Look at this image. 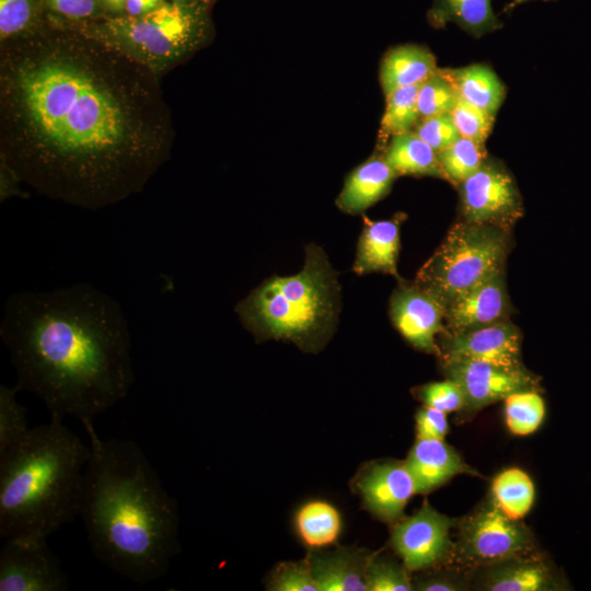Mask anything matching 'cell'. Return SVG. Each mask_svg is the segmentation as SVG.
Returning <instances> with one entry per match:
<instances>
[{
    "label": "cell",
    "mask_w": 591,
    "mask_h": 591,
    "mask_svg": "<svg viewBox=\"0 0 591 591\" xmlns=\"http://www.w3.org/2000/svg\"><path fill=\"white\" fill-rule=\"evenodd\" d=\"M512 310L505 273L498 274L445 306V334H457L508 320Z\"/></svg>",
    "instance_id": "e0dca14e"
},
{
    "label": "cell",
    "mask_w": 591,
    "mask_h": 591,
    "mask_svg": "<svg viewBox=\"0 0 591 591\" xmlns=\"http://www.w3.org/2000/svg\"><path fill=\"white\" fill-rule=\"evenodd\" d=\"M164 2V0H127L125 11L128 15L138 16L155 10Z\"/></svg>",
    "instance_id": "7bdbcfd3"
},
{
    "label": "cell",
    "mask_w": 591,
    "mask_h": 591,
    "mask_svg": "<svg viewBox=\"0 0 591 591\" xmlns=\"http://www.w3.org/2000/svg\"><path fill=\"white\" fill-rule=\"evenodd\" d=\"M90 78L76 68L49 63L21 77V88L33 121L55 144L66 116Z\"/></svg>",
    "instance_id": "30bf717a"
},
{
    "label": "cell",
    "mask_w": 591,
    "mask_h": 591,
    "mask_svg": "<svg viewBox=\"0 0 591 591\" xmlns=\"http://www.w3.org/2000/svg\"><path fill=\"white\" fill-rule=\"evenodd\" d=\"M437 153L455 142L460 132L450 113L422 117L412 130Z\"/></svg>",
    "instance_id": "74e56055"
},
{
    "label": "cell",
    "mask_w": 591,
    "mask_h": 591,
    "mask_svg": "<svg viewBox=\"0 0 591 591\" xmlns=\"http://www.w3.org/2000/svg\"><path fill=\"white\" fill-rule=\"evenodd\" d=\"M268 589L275 591H318L309 558L278 565L271 572Z\"/></svg>",
    "instance_id": "d590c367"
},
{
    "label": "cell",
    "mask_w": 591,
    "mask_h": 591,
    "mask_svg": "<svg viewBox=\"0 0 591 591\" xmlns=\"http://www.w3.org/2000/svg\"><path fill=\"white\" fill-rule=\"evenodd\" d=\"M69 588L47 538L18 535L4 538L0 551V591H66Z\"/></svg>",
    "instance_id": "7c38bea8"
},
{
    "label": "cell",
    "mask_w": 591,
    "mask_h": 591,
    "mask_svg": "<svg viewBox=\"0 0 591 591\" xmlns=\"http://www.w3.org/2000/svg\"><path fill=\"white\" fill-rule=\"evenodd\" d=\"M417 396L425 406L447 414L464 410L466 406V398L462 387L450 378L418 387Z\"/></svg>",
    "instance_id": "8d00e7d4"
},
{
    "label": "cell",
    "mask_w": 591,
    "mask_h": 591,
    "mask_svg": "<svg viewBox=\"0 0 591 591\" xmlns=\"http://www.w3.org/2000/svg\"><path fill=\"white\" fill-rule=\"evenodd\" d=\"M459 95L451 82L438 70L419 86L417 104L420 118L451 113Z\"/></svg>",
    "instance_id": "836d02e7"
},
{
    "label": "cell",
    "mask_w": 591,
    "mask_h": 591,
    "mask_svg": "<svg viewBox=\"0 0 591 591\" xmlns=\"http://www.w3.org/2000/svg\"><path fill=\"white\" fill-rule=\"evenodd\" d=\"M450 114L461 137L485 143L491 132L495 116L460 97Z\"/></svg>",
    "instance_id": "e575fe53"
},
{
    "label": "cell",
    "mask_w": 591,
    "mask_h": 591,
    "mask_svg": "<svg viewBox=\"0 0 591 591\" xmlns=\"http://www.w3.org/2000/svg\"><path fill=\"white\" fill-rule=\"evenodd\" d=\"M419 86L420 84L401 88L385 96L386 105L378 142L381 151L393 136L412 131L420 119L417 104Z\"/></svg>",
    "instance_id": "f1b7e54d"
},
{
    "label": "cell",
    "mask_w": 591,
    "mask_h": 591,
    "mask_svg": "<svg viewBox=\"0 0 591 591\" xmlns=\"http://www.w3.org/2000/svg\"><path fill=\"white\" fill-rule=\"evenodd\" d=\"M526 1H530V0H512L511 2L505 5L502 12L510 13L515 7ZM544 1H554V0H544Z\"/></svg>",
    "instance_id": "f6af8a7d"
},
{
    "label": "cell",
    "mask_w": 591,
    "mask_h": 591,
    "mask_svg": "<svg viewBox=\"0 0 591 591\" xmlns=\"http://www.w3.org/2000/svg\"><path fill=\"white\" fill-rule=\"evenodd\" d=\"M463 221L493 225L510 232L523 217L517 182L507 166L488 159L457 187Z\"/></svg>",
    "instance_id": "9c48e42d"
},
{
    "label": "cell",
    "mask_w": 591,
    "mask_h": 591,
    "mask_svg": "<svg viewBox=\"0 0 591 591\" xmlns=\"http://www.w3.org/2000/svg\"><path fill=\"white\" fill-rule=\"evenodd\" d=\"M0 336L15 385L43 401L50 419L86 427L134 384L131 337L119 303L88 282L11 294Z\"/></svg>",
    "instance_id": "6da1fadb"
},
{
    "label": "cell",
    "mask_w": 591,
    "mask_h": 591,
    "mask_svg": "<svg viewBox=\"0 0 591 591\" xmlns=\"http://www.w3.org/2000/svg\"><path fill=\"white\" fill-rule=\"evenodd\" d=\"M447 378L462 387L466 413H475L509 395L522 391H541L540 378L525 367L509 368L485 361L457 360L441 362Z\"/></svg>",
    "instance_id": "4fadbf2b"
},
{
    "label": "cell",
    "mask_w": 591,
    "mask_h": 591,
    "mask_svg": "<svg viewBox=\"0 0 591 591\" xmlns=\"http://www.w3.org/2000/svg\"><path fill=\"white\" fill-rule=\"evenodd\" d=\"M405 464L415 482L416 494L421 495L460 474L479 476L453 448L439 439H417Z\"/></svg>",
    "instance_id": "d6986e66"
},
{
    "label": "cell",
    "mask_w": 591,
    "mask_h": 591,
    "mask_svg": "<svg viewBox=\"0 0 591 591\" xmlns=\"http://www.w3.org/2000/svg\"><path fill=\"white\" fill-rule=\"evenodd\" d=\"M480 589L489 591H563L566 579L537 553L489 567Z\"/></svg>",
    "instance_id": "ac0fdd59"
},
{
    "label": "cell",
    "mask_w": 591,
    "mask_h": 591,
    "mask_svg": "<svg viewBox=\"0 0 591 591\" xmlns=\"http://www.w3.org/2000/svg\"><path fill=\"white\" fill-rule=\"evenodd\" d=\"M294 528L301 541L311 548L334 544L341 531L338 510L327 501L312 500L299 508Z\"/></svg>",
    "instance_id": "4316f807"
},
{
    "label": "cell",
    "mask_w": 591,
    "mask_h": 591,
    "mask_svg": "<svg viewBox=\"0 0 591 591\" xmlns=\"http://www.w3.org/2000/svg\"><path fill=\"white\" fill-rule=\"evenodd\" d=\"M91 455L79 499L94 556L138 583L157 581L179 553L177 503L142 450L130 440H102L85 427Z\"/></svg>",
    "instance_id": "7a4b0ae2"
},
{
    "label": "cell",
    "mask_w": 591,
    "mask_h": 591,
    "mask_svg": "<svg viewBox=\"0 0 591 591\" xmlns=\"http://www.w3.org/2000/svg\"><path fill=\"white\" fill-rule=\"evenodd\" d=\"M522 335L508 318L471 331L442 335L438 356L441 362L474 360L509 368L524 367Z\"/></svg>",
    "instance_id": "5bb4252c"
},
{
    "label": "cell",
    "mask_w": 591,
    "mask_h": 591,
    "mask_svg": "<svg viewBox=\"0 0 591 591\" xmlns=\"http://www.w3.org/2000/svg\"><path fill=\"white\" fill-rule=\"evenodd\" d=\"M211 3L212 0L164 2L149 13L109 18L86 31L106 46L152 69H162L207 42Z\"/></svg>",
    "instance_id": "5b68a950"
},
{
    "label": "cell",
    "mask_w": 591,
    "mask_h": 591,
    "mask_svg": "<svg viewBox=\"0 0 591 591\" xmlns=\"http://www.w3.org/2000/svg\"><path fill=\"white\" fill-rule=\"evenodd\" d=\"M90 455L91 448L56 419L1 452L0 537L48 538L73 521Z\"/></svg>",
    "instance_id": "3957f363"
},
{
    "label": "cell",
    "mask_w": 591,
    "mask_h": 591,
    "mask_svg": "<svg viewBox=\"0 0 591 591\" xmlns=\"http://www.w3.org/2000/svg\"><path fill=\"white\" fill-rule=\"evenodd\" d=\"M451 563L465 568L489 567L535 554L531 531L503 513L490 499L457 523Z\"/></svg>",
    "instance_id": "52a82bcc"
},
{
    "label": "cell",
    "mask_w": 591,
    "mask_h": 591,
    "mask_svg": "<svg viewBox=\"0 0 591 591\" xmlns=\"http://www.w3.org/2000/svg\"><path fill=\"white\" fill-rule=\"evenodd\" d=\"M355 489L363 507L379 520L395 524L416 494V486L405 462L376 461L368 463L357 474Z\"/></svg>",
    "instance_id": "9a60e30c"
},
{
    "label": "cell",
    "mask_w": 591,
    "mask_h": 591,
    "mask_svg": "<svg viewBox=\"0 0 591 591\" xmlns=\"http://www.w3.org/2000/svg\"><path fill=\"white\" fill-rule=\"evenodd\" d=\"M34 12V0H0V35L4 39L23 31Z\"/></svg>",
    "instance_id": "f35d334b"
},
{
    "label": "cell",
    "mask_w": 591,
    "mask_h": 591,
    "mask_svg": "<svg viewBox=\"0 0 591 591\" xmlns=\"http://www.w3.org/2000/svg\"><path fill=\"white\" fill-rule=\"evenodd\" d=\"M510 232L461 220L418 270L414 283L445 309L451 302L505 273Z\"/></svg>",
    "instance_id": "8992f818"
},
{
    "label": "cell",
    "mask_w": 591,
    "mask_h": 591,
    "mask_svg": "<svg viewBox=\"0 0 591 591\" xmlns=\"http://www.w3.org/2000/svg\"><path fill=\"white\" fill-rule=\"evenodd\" d=\"M124 134L117 102L91 79L62 124L55 147L71 154H92L116 147Z\"/></svg>",
    "instance_id": "ba28073f"
},
{
    "label": "cell",
    "mask_w": 591,
    "mask_h": 591,
    "mask_svg": "<svg viewBox=\"0 0 591 591\" xmlns=\"http://www.w3.org/2000/svg\"><path fill=\"white\" fill-rule=\"evenodd\" d=\"M390 316L410 345L425 352L438 355L437 335L447 333L444 308L431 294L414 282L402 281L391 297Z\"/></svg>",
    "instance_id": "2e32d148"
},
{
    "label": "cell",
    "mask_w": 591,
    "mask_h": 591,
    "mask_svg": "<svg viewBox=\"0 0 591 591\" xmlns=\"http://www.w3.org/2000/svg\"><path fill=\"white\" fill-rule=\"evenodd\" d=\"M459 97L496 117L506 97V86L495 71L483 63L462 68H439Z\"/></svg>",
    "instance_id": "cb8c5ba5"
},
{
    "label": "cell",
    "mask_w": 591,
    "mask_h": 591,
    "mask_svg": "<svg viewBox=\"0 0 591 591\" xmlns=\"http://www.w3.org/2000/svg\"><path fill=\"white\" fill-rule=\"evenodd\" d=\"M405 215L397 213L390 220L372 221L363 218L352 270L359 275L383 273L396 277L399 251V228Z\"/></svg>",
    "instance_id": "ffe728a7"
},
{
    "label": "cell",
    "mask_w": 591,
    "mask_h": 591,
    "mask_svg": "<svg viewBox=\"0 0 591 591\" xmlns=\"http://www.w3.org/2000/svg\"><path fill=\"white\" fill-rule=\"evenodd\" d=\"M338 308L337 273L323 250L310 244L300 273L265 280L236 304L235 312L258 340H290L314 350L334 331Z\"/></svg>",
    "instance_id": "277c9868"
},
{
    "label": "cell",
    "mask_w": 591,
    "mask_h": 591,
    "mask_svg": "<svg viewBox=\"0 0 591 591\" xmlns=\"http://www.w3.org/2000/svg\"><path fill=\"white\" fill-rule=\"evenodd\" d=\"M396 177L383 154H374L348 174L336 205L346 213H361L389 194Z\"/></svg>",
    "instance_id": "44dd1931"
},
{
    "label": "cell",
    "mask_w": 591,
    "mask_h": 591,
    "mask_svg": "<svg viewBox=\"0 0 591 591\" xmlns=\"http://www.w3.org/2000/svg\"><path fill=\"white\" fill-rule=\"evenodd\" d=\"M55 12L69 19H84L95 13L99 0H47Z\"/></svg>",
    "instance_id": "60d3db41"
},
{
    "label": "cell",
    "mask_w": 591,
    "mask_h": 591,
    "mask_svg": "<svg viewBox=\"0 0 591 591\" xmlns=\"http://www.w3.org/2000/svg\"><path fill=\"white\" fill-rule=\"evenodd\" d=\"M447 181L457 187L488 159L484 143L460 137L437 153Z\"/></svg>",
    "instance_id": "f546056e"
},
{
    "label": "cell",
    "mask_w": 591,
    "mask_h": 591,
    "mask_svg": "<svg viewBox=\"0 0 591 591\" xmlns=\"http://www.w3.org/2000/svg\"><path fill=\"white\" fill-rule=\"evenodd\" d=\"M544 416V399L537 391L517 392L505 399L506 425L515 436L536 431Z\"/></svg>",
    "instance_id": "4dcf8cb0"
},
{
    "label": "cell",
    "mask_w": 591,
    "mask_h": 591,
    "mask_svg": "<svg viewBox=\"0 0 591 591\" xmlns=\"http://www.w3.org/2000/svg\"><path fill=\"white\" fill-rule=\"evenodd\" d=\"M413 586L424 591H459L466 587L460 578L445 573L427 575L413 581Z\"/></svg>",
    "instance_id": "b9f144b4"
},
{
    "label": "cell",
    "mask_w": 591,
    "mask_h": 591,
    "mask_svg": "<svg viewBox=\"0 0 591 591\" xmlns=\"http://www.w3.org/2000/svg\"><path fill=\"white\" fill-rule=\"evenodd\" d=\"M16 385H0V453L21 441L30 431L26 408L16 395Z\"/></svg>",
    "instance_id": "1f68e13d"
},
{
    "label": "cell",
    "mask_w": 591,
    "mask_h": 591,
    "mask_svg": "<svg viewBox=\"0 0 591 591\" xmlns=\"http://www.w3.org/2000/svg\"><path fill=\"white\" fill-rule=\"evenodd\" d=\"M493 502L508 517L520 520L534 501V485L529 475L517 467L499 473L491 482Z\"/></svg>",
    "instance_id": "83f0119b"
},
{
    "label": "cell",
    "mask_w": 591,
    "mask_h": 591,
    "mask_svg": "<svg viewBox=\"0 0 591 591\" xmlns=\"http://www.w3.org/2000/svg\"><path fill=\"white\" fill-rule=\"evenodd\" d=\"M368 554L349 548L309 556L318 591H368L366 567Z\"/></svg>",
    "instance_id": "7402d4cb"
},
{
    "label": "cell",
    "mask_w": 591,
    "mask_h": 591,
    "mask_svg": "<svg viewBox=\"0 0 591 591\" xmlns=\"http://www.w3.org/2000/svg\"><path fill=\"white\" fill-rule=\"evenodd\" d=\"M382 154L397 176H432L447 181L437 152L413 131L393 136Z\"/></svg>",
    "instance_id": "484cf974"
},
{
    "label": "cell",
    "mask_w": 591,
    "mask_h": 591,
    "mask_svg": "<svg viewBox=\"0 0 591 591\" xmlns=\"http://www.w3.org/2000/svg\"><path fill=\"white\" fill-rule=\"evenodd\" d=\"M437 70L436 57L427 47L404 44L383 56L379 79L386 96L397 89L421 84Z\"/></svg>",
    "instance_id": "603a6c76"
},
{
    "label": "cell",
    "mask_w": 591,
    "mask_h": 591,
    "mask_svg": "<svg viewBox=\"0 0 591 591\" xmlns=\"http://www.w3.org/2000/svg\"><path fill=\"white\" fill-rule=\"evenodd\" d=\"M427 20L434 28H443L449 22L455 23L476 38L502 27L493 10L491 0H432Z\"/></svg>",
    "instance_id": "d4e9b609"
},
{
    "label": "cell",
    "mask_w": 591,
    "mask_h": 591,
    "mask_svg": "<svg viewBox=\"0 0 591 591\" xmlns=\"http://www.w3.org/2000/svg\"><path fill=\"white\" fill-rule=\"evenodd\" d=\"M107 10L113 12L125 11L127 0H99Z\"/></svg>",
    "instance_id": "ee69618b"
},
{
    "label": "cell",
    "mask_w": 591,
    "mask_h": 591,
    "mask_svg": "<svg viewBox=\"0 0 591 591\" xmlns=\"http://www.w3.org/2000/svg\"><path fill=\"white\" fill-rule=\"evenodd\" d=\"M449 430L447 413L424 406L416 414L417 439L443 440Z\"/></svg>",
    "instance_id": "ab89813d"
},
{
    "label": "cell",
    "mask_w": 591,
    "mask_h": 591,
    "mask_svg": "<svg viewBox=\"0 0 591 591\" xmlns=\"http://www.w3.org/2000/svg\"><path fill=\"white\" fill-rule=\"evenodd\" d=\"M409 570L387 556L372 554L366 567L368 591H409L414 590Z\"/></svg>",
    "instance_id": "d6a6232c"
},
{
    "label": "cell",
    "mask_w": 591,
    "mask_h": 591,
    "mask_svg": "<svg viewBox=\"0 0 591 591\" xmlns=\"http://www.w3.org/2000/svg\"><path fill=\"white\" fill-rule=\"evenodd\" d=\"M172 1H192V0H172Z\"/></svg>",
    "instance_id": "bcb514c9"
},
{
    "label": "cell",
    "mask_w": 591,
    "mask_h": 591,
    "mask_svg": "<svg viewBox=\"0 0 591 591\" xmlns=\"http://www.w3.org/2000/svg\"><path fill=\"white\" fill-rule=\"evenodd\" d=\"M459 520L438 512L425 501L418 511L393 526L391 546L409 571H424L451 563L450 533Z\"/></svg>",
    "instance_id": "8fae6325"
}]
</instances>
